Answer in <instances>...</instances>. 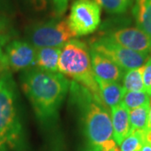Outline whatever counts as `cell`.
Here are the masks:
<instances>
[{"mask_svg": "<svg viewBox=\"0 0 151 151\" xmlns=\"http://www.w3.org/2000/svg\"><path fill=\"white\" fill-rule=\"evenodd\" d=\"M27 35L28 42L35 48H62L65 43L76 37L67 20L59 18L34 24L29 28Z\"/></svg>", "mask_w": 151, "mask_h": 151, "instance_id": "cell-5", "label": "cell"}, {"mask_svg": "<svg viewBox=\"0 0 151 151\" xmlns=\"http://www.w3.org/2000/svg\"><path fill=\"white\" fill-rule=\"evenodd\" d=\"M111 151H119V147H118V148H116V149H115V150H111Z\"/></svg>", "mask_w": 151, "mask_h": 151, "instance_id": "cell-29", "label": "cell"}, {"mask_svg": "<svg viewBox=\"0 0 151 151\" xmlns=\"http://www.w3.org/2000/svg\"><path fill=\"white\" fill-rule=\"evenodd\" d=\"M4 52L9 70L19 71L35 66L36 48L28 41L12 40L6 45Z\"/></svg>", "mask_w": 151, "mask_h": 151, "instance_id": "cell-8", "label": "cell"}, {"mask_svg": "<svg viewBox=\"0 0 151 151\" xmlns=\"http://www.w3.org/2000/svg\"><path fill=\"white\" fill-rule=\"evenodd\" d=\"M7 70H9V68L7 64L5 63H3V62H0V77L2 76V75L6 72Z\"/></svg>", "mask_w": 151, "mask_h": 151, "instance_id": "cell-26", "label": "cell"}, {"mask_svg": "<svg viewBox=\"0 0 151 151\" xmlns=\"http://www.w3.org/2000/svg\"><path fill=\"white\" fill-rule=\"evenodd\" d=\"M100 97L106 106L112 108L121 103L126 91L119 82L101 80L96 77Z\"/></svg>", "mask_w": 151, "mask_h": 151, "instance_id": "cell-12", "label": "cell"}, {"mask_svg": "<svg viewBox=\"0 0 151 151\" xmlns=\"http://www.w3.org/2000/svg\"><path fill=\"white\" fill-rule=\"evenodd\" d=\"M24 143L16 82L7 70L0 77V150H24Z\"/></svg>", "mask_w": 151, "mask_h": 151, "instance_id": "cell-3", "label": "cell"}, {"mask_svg": "<svg viewBox=\"0 0 151 151\" xmlns=\"http://www.w3.org/2000/svg\"><path fill=\"white\" fill-rule=\"evenodd\" d=\"M22 90L32 105L44 129L55 128L60 109L70 89V81L60 72H50L34 66L20 76Z\"/></svg>", "mask_w": 151, "mask_h": 151, "instance_id": "cell-1", "label": "cell"}, {"mask_svg": "<svg viewBox=\"0 0 151 151\" xmlns=\"http://www.w3.org/2000/svg\"><path fill=\"white\" fill-rule=\"evenodd\" d=\"M29 4L36 12H42L47 9L48 0H27Z\"/></svg>", "mask_w": 151, "mask_h": 151, "instance_id": "cell-23", "label": "cell"}, {"mask_svg": "<svg viewBox=\"0 0 151 151\" xmlns=\"http://www.w3.org/2000/svg\"><path fill=\"white\" fill-rule=\"evenodd\" d=\"M147 129H151V99H150V112H149V119H148V125Z\"/></svg>", "mask_w": 151, "mask_h": 151, "instance_id": "cell-28", "label": "cell"}, {"mask_svg": "<svg viewBox=\"0 0 151 151\" xmlns=\"http://www.w3.org/2000/svg\"><path fill=\"white\" fill-rule=\"evenodd\" d=\"M144 65L127 70L123 77V86L126 92H145L143 81Z\"/></svg>", "mask_w": 151, "mask_h": 151, "instance_id": "cell-15", "label": "cell"}, {"mask_svg": "<svg viewBox=\"0 0 151 151\" xmlns=\"http://www.w3.org/2000/svg\"><path fill=\"white\" fill-rule=\"evenodd\" d=\"M143 81L145 84V92L151 96V56H150V58L144 65Z\"/></svg>", "mask_w": 151, "mask_h": 151, "instance_id": "cell-21", "label": "cell"}, {"mask_svg": "<svg viewBox=\"0 0 151 151\" xmlns=\"http://www.w3.org/2000/svg\"><path fill=\"white\" fill-rule=\"evenodd\" d=\"M2 47H3V46H1V45H0V62H3V63H5V64H7L5 55H4V50H3ZM7 65H8V64H7Z\"/></svg>", "mask_w": 151, "mask_h": 151, "instance_id": "cell-27", "label": "cell"}, {"mask_svg": "<svg viewBox=\"0 0 151 151\" xmlns=\"http://www.w3.org/2000/svg\"><path fill=\"white\" fill-rule=\"evenodd\" d=\"M132 13L137 28L151 37V0H134Z\"/></svg>", "mask_w": 151, "mask_h": 151, "instance_id": "cell-14", "label": "cell"}, {"mask_svg": "<svg viewBox=\"0 0 151 151\" xmlns=\"http://www.w3.org/2000/svg\"><path fill=\"white\" fill-rule=\"evenodd\" d=\"M70 0H52L54 12L57 17L63 15L67 9Z\"/></svg>", "mask_w": 151, "mask_h": 151, "instance_id": "cell-22", "label": "cell"}, {"mask_svg": "<svg viewBox=\"0 0 151 151\" xmlns=\"http://www.w3.org/2000/svg\"><path fill=\"white\" fill-rule=\"evenodd\" d=\"M69 92L88 143L87 151H111L118 148L113 140L111 115L102 98L73 81H70Z\"/></svg>", "mask_w": 151, "mask_h": 151, "instance_id": "cell-2", "label": "cell"}, {"mask_svg": "<svg viewBox=\"0 0 151 151\" xmlns=\"http://www.w3.org/2000/svg\"><path fill=\"white\" fill-rule=\"evenodd\" d=\"M121 103L129 111L150 103V96L146 92H126Z\"/></svg>", "mask_w": 151, "mask_h": 151, "instance_id": "cell-18", "label": "cell"}, {"mask_svg": "<svg viewBox=\"0 0 151 151\" xmlns=\"http://www.w3.org/2000/svg\"><path fill=\"white\" fill-rule=\"evenodd\" d=\"M66 20L76 36L90 35L101 23V8L93 0H76Z\"/></svg>", "mask_w": 151, "mask_h": 151, "instance_id": "cell-7", "label": "cell"}, {"mask_svg": "<svg viewBox=\"0 0 151 151\" xmlns=\"http://www.w3.org/2000/svg\"><path fill=\"white\" fill-rule=\"evenodd\" d=\"M58 71L100 97L96 76L92 71L90 49L84 42L73 39L65 44L61 48Z\"/></svg>", "mask_w": 151, "mask_h": 151, "instance_id": "cell-4", "label": "cell"}, {"mask_svg": "<svg viewBox=\"0 0 151 151\" xmlns=\"http://www.w3.org/2000/svg\"><path fill=\"white\" fill-rule=\"evenodd\" d=\"M150 103L129 110V123L131 131L147 129Z\"/></svg>", "mask_w": 151, "mask_h": 151, "instance_id": "cell-16", "label": "cell"}, {"mask_svg": "<svg viewBox=\"0 0 151 151\" xmlns=\"http://www.w3.org/2000/svg\"><path fill=\"white\" fill-rule=\"evenodd\" d=\"M106 35L125 48L140 53L151 54V37L139 28H121L107 33Z\"/></svg>", "mask_w": 151, "mask_h": 151, "instance_id": "cell-9", "label": "cell"}, {"mask_svg": "<svg viewBox=\"0 0 151 151\" xmlns=\"http://www.w3.org/2000/svg\"><path fill=\"white\" fill-rule=\"evenodd\" d=\"M90 48L108 57L124 70L143 66L150 56V54L140 53L125 48L115 43L107 35L92 40Z\"/></svg>", "mask_w": 151, "mask_h": 151, "instance_id": "cell-6", "label": "cell"}, {"mask_svg": "<svg viewBox=\"0 0 151 151\" xmlns=\"http://www.w3.org/2000/svg\"><path fill=\"white\" fill-rule=\"evenodd\" d=\"M111 112L113 140L117 145H120L131 132L129 111L122 103H119L111 108Z\"/></svg>", "mask_w": 151, "mask_h": 151, "instance_id": "cell-11", "label": "cell"}, {"mask_svg": "<svg viewBox=\"0 0 151 151\" xmlns=\"http://www.w3.org/2000/svg\"><path fill=\"white\" fill-rule=\"evenodd\" d=\"M146 130V129H145ZM134 130L122 142L119 151H140L143 145L145 144V131Z\"/></svg>", "mask_w": 151, "mask_h": 151, "instance_id": "cell-17", "label": "cell"}, {"mask_svg": "<svg viewBox=\"0 0 151 151\" xmlns=\"http://www.w3.org/2000/svg\"><path fill=\"white\" fill-rule=\"evenodd\" d=\"M14 32L9 21L5 17L0 14V45L5 46L14 36Z\"/></svg>", "mask_w": 151, "mask_h": 151, "instance_id": "cell-20", "label": "cell"}, {"mask_svg": "<svg viewBox=\"0 0 151 151\" xmlns=\"http://www.w3.org/2000/svg\"><path fill=\"white\" fill-rule=\"evenodd\" d=\"M61 48L41 47L36 48L35 67L50 72H57Z\"/></svg>", "mask_w": 151, "mask_h": 151, "instance_id": "cell-13", "label": "cell"}, {"mask_svg": "<svg viewBox=\"0 0 151 151\" xmlns=\"http://www.w3.org/2000/svg\"><path fill=\"white\" fill-rule=\"evenodd\" d=\"M92 71L96 77L108 81H120L124 75V70L108 57L90 48Z\"/></svg>", "mask_w": 151, "mask_h": 151, "instance_id": "cell-10", "label": "cell"}, {"mask_svg": "<svg viewBox=\"0 0 151 151\" xmlns=\"http://www.w3.org/2000/svg\"><path fill=\"white\" fill-rule=\"evenodd\" d=\"M10 8L9 0H0V9L1 10H8Z\"/></svg>", "mask_w": 151, "mask_h": 151, "instance_id": "cell-24", "label": "cell"}, {"mask_svg": "<svg viewBox=\"0 0 151 151\" xmlns=\"http://www.w3.org/2000/svg\"><path fill=\"white\" fill-rule=\"evenodd\" d=\"M4 150H0V151H4Z\"/></svg>", "mask_w": 151, "mask_h": 151, "instance_id": "cell-30", "label": "cell"}, {"mask_svg": "<svg viewBox=\"0 0 151 151\" xmlns=\"http://www.w3.org/2000/svg\"><path fill=\"white\" fill-rule=\"evenodd\" d=\"M145 140L146 144L151 145V129H147L145 131Z\"/></svg>", "mask_w": 151, "mask_h": 151, "instance_id": "cell-25", "label": "cell"}, {"mask_svg": "<svg viewBox=\"0 0 151 151\" xmlns=\"http://www.w3.org/2000/svg\"><path fill=\"white\" fill-rule=\"evenodd\" d=\"M100 8L112 14H124L133 4V0H93Z\"/></svg>", "mask_w": 151, "mask_h": 151, "instance_id": "cell-19", "label": "cell"}]
</instances>
